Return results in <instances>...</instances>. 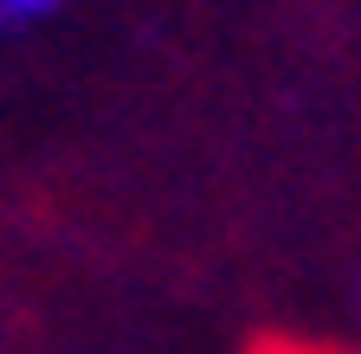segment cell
<instances>
[{
    "mask_svg": "<svg viewBox=\"0 0 361 354\" xmlns=\"http://www.w3.org/2000/svg\"><path fill=\"white\" fill-rule=\"evenodd\" d=\"M45 13H52V0H0V39L32 26V20H45Z\"/></svg>",
    "mask_w": 361,
    "mask_h": 354,
    "instance_id": "6da1fadb",
    "label": "cell"
}]
</instances>
